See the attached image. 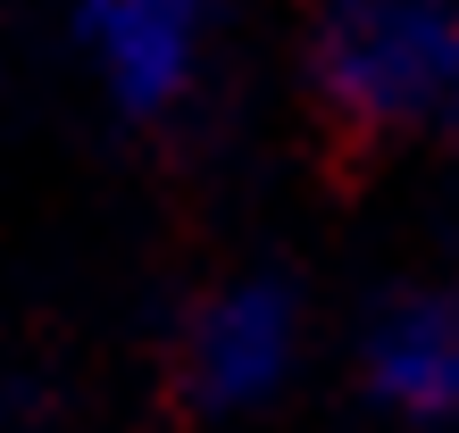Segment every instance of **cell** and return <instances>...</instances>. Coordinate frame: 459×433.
<instances>
[{
	"label": "cell",
	"mask_w": 459,
	"mask_h": 433,
	"mask_svg": "<svg viewBox=\"0 0 459 433\" xmlns=\"http://www.w3.org/2000/svg\"><path fill=\"white\" fill-rule=\"evenodd\" d=\"M368 392L410 425H459V292H393L359 334Z\"/></svg>",
	"instance_id": "277c9868"
},
{
	"label": "cell",
	"mask_w": 459,
	"mask_h": 433,
	"mask_svg": "<svg viewBox=\"0 0 459 433\" xmlns=\"http://www.w3.org/2000/svg\"><path fill=\"white\" fill-rule=\"evenodd\" d=\"M317 92L351 133H426L459 117V0H326Z\"/></svg>",
	"instance_id": "6da1fadb"
},
{
	"label": "cell",
	"mask_w": 459,
	"mask_h": 433,
	"mask_svg": "<svg viewBox=\"0 0 459 433\" xmlns=\"http://www.w3.org/2000/svg\"><path fill=\"white\" fill-rule=\"evenodd\" d=\"M292 359H301V301L276 276H242L193 317V392L218 417L276 400Z\"/></svg>",
	"instance_id": "7a4b0ae2"
},
{
	"label": "cell",
	"mask_w": 459,
	"mask_h": 433,
	"mask_svg": "<svg viewBox=\"0 0 459 433\" xmlns=\"http://www.w3.org/2000/svg\"><path fill=\"white\" fill-rule=\"evenodd\" d=\"M75 34L126 117H168L201 75L209 0H75Z\"/></svg>",
	"instance_id": "3957f363"
}]
</instances>
